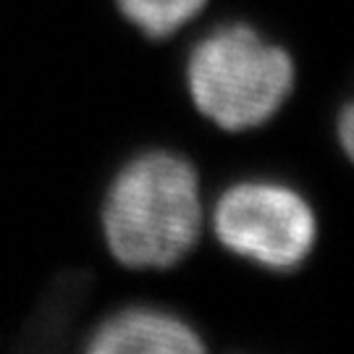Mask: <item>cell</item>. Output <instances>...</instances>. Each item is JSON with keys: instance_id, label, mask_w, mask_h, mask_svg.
Returning a JSON list of instances; mask_svg holds the SVG:
<instances>
[{"instance_id": "6", "label": "cell", "mask_w": 354, "mask_h": 354, "mask_svg": "<svg viewBox=\"0 0 354 354\" xmlns=\"http://www.w3.org/2000/svg\"><path fill=\"white\" fill-rule=\"evenodd\" d=\"M352 127H354V121H352V108L346 105L342 111V115H339V142H342V147H344V152L349 155L352 152V142H354V137H352Z\"/></svg>"}, {"instance_id": "2", "label": "cell", "mask_w": 354, "mask_h": 354, "mask_svg": "<svg viewBox=\"0 0 354 354\" xmlns=\"http://www.w3.org/2000/svg\"><path fill=\"white\" fill-rule=\"evenodd\" d=\"M294 58L244 21L207 32L187 58L194 108L223 131L268 124L294 89Z\"/></svg>"}, {"instance_id": "5", "label": "cell", "mask_w": 354, "mask_h": 354, "mask_svg": "<svg viewBox=\"0 0 354 354\" xmlns=\"http://www.w3.org/2000/svg\"><path fill=\"white\" fill-rule=\"evenodd\" d=\"M121 16L150 39H165L176 35L200 16L207 0H115Z\"/></svg>"}, {"instance_id": "1", "label": "cell", "mask_w": 354, "mask_h": 354, "mask_svg": "<svg viewBox=\"0 0 354 354\" xmlns=\"http://www.w3.org/2000/svg\"><path fill=\"white\" fill-rule=\"evenodd\" d=\"M102 236L121 266L165 270L203 234V192L194 165L174 150L140 152L118 168L102 197Z\"/></svg>"}, {"instance_id": "4", "label": "cell", "mask_w": 354, "mask_h": 354, "mask_svg": "<svg viewBox=\"0 0 354 354\" xmlns=\"http://www.w3.org/2000/svg\"><path fill=\"white\" fill-rule=\"evenodd\" d=\"M92 354H200L205 352L203 336L181 315L152 307L134 304L115 310L87 342Z\"/></svg>"}, {"instance_id": "3", "label": "cell", "mask_w": 354, "mask_h": 354, "mask_svg": "<svg viewBox=\"0 0 354 354\" xmlns=\"http://www.w3.org/2000/svg\"><path fill=\"white\" fill-rule=\"evenodd\" d=\"M213 231L228 252L289 273L313 254L317 218L299 192L273 178L231 184L213 207Z\"/></svg>"}]
</instances>
